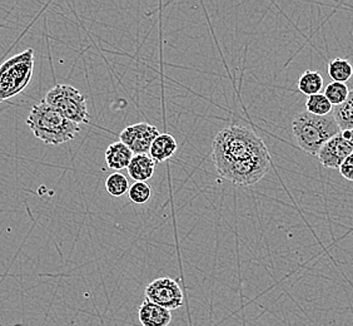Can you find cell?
I'll list each match as a JSON object with an SVG mask.
<instances>
[{"label":"cell","instance_id":"obj_1","mask_svg":"<svg viewBox=\"0 0 353 326\" xmlns=\"http://www.w3.org/2000/svg\"><path fill=\"white\" fill-rule=\"evenodd\" d=\"M219 176L237 186H253L268 173L271 160L263 141L245 126L222 129L212 143Z\"/></svg>","mask_w":353,"mask_h":326},{"label":"cell","instance_id":"obj_2","mask_svg":"<svg viewBox=\"0 0 353 326\" xmlns=\"http://www.w3.org/2000/svg\"><path fill=\"white\" fill-rule=\"evenodd\" d=\"M27 124L33 135L46 144H63L74 138L81 127L61 115L44 99L30 109Z\"/></svg>","mask_w":353,"mask_h":326},{"label":"cell","instance_id":"obj_3","mask_svg":"<svg viewBox=\"0 0 353 326\" xmlns=\"http://www.w3.org/2000/svg\"><path fill=\"white\" fill-rule=\"evenodd\" d=\"M292 133L301 150L311 156H317L331 138L341 133V129L332 113L314 116L306 111L293 118Z\"/></svg>","mask_w":353,"mask_h":326},{"label":"cell","instance_id":"obj_4","mask_svg":"<svg viewBox=\"0 0 353 326\" xmlns=\"http://www.w3.org/2000/svg\"><path fill=\"white\" fill-rule=\"evenodd\" d=\"M34 69V50L29 48L9 58L0 66V102L21 93L32 81Z\"/></svg>","mask_w":353,"mask_h":326},{"label":"cell","instance_id":"obj_5","mask_svg":"<svg viewBox=\"0 0 353 326\" xmlns=\"http://www.w3.org/2000/svg\"><path fill=\"white\" fill-rule=\"evenodd\" d=\"M44 101L72 122L77 124L89 122L85 97L81 90L69 84H57L48 92Z\"/></svg>","mask_w":353,"mask_h":326},{"label":"cell","instance_id":"obj_6","mask_svg":"<svg viewBox=\"0 0 353 326\" xmlns=\"http://www.w3.org/2000/svg\"><path fill=\"white\" fill-rule=\"evenodd\" d=\"M145 300L173 311L183 305V291L178 281L170 278L153 280L144 291Z\"/></svg>","mask_w":353,"mask_h":326},{"label":"cell","instance_id":"obj_7","mask_svg":"<svg viewBox=\"0 0 353 326\" xmlns=\"http://www.w3.org/2000/svg\"><path fill=\"white\" fill-rule=\"evenodd\" d=\"M159 135L157 127L150 123L141 122L123 129L119 140L133 152V155H148L152 143Z\"/></svg>","mask_w":353,"mask_h":326},{"label":"cell","instance_id":"obj_8","mask_svg":"<svg viewBox=\"0 0 353 326\" xmlns=\"http://www.w3.org/2000/svg\"><path fill=\"white\" fill-rule=\"evenodd\" d=\"M351 153H353V143L342 136L341 132L319 150L317 157L321 164L326 169L340 170L341 164Z\"/></svg>","mask_w":353,"mask_h":326},{"label":"cell","instance_id":"obj_9","mask_svg":"<svg viewBox=\"0 0 353 326\" xmlns=\"http://www.w3.org/2000/svg\"><path fill=\"white\" fill-rule=\"evenodd\" d=\"M138 318L142 326H170L172 314L162 306L145 300L138 310Z\"/></svg>","mask_w":353,"mask_h":326},{"label":"cell","instance_id":"obj_10","mask_svg":"<svg viewBox=\"0 0 353 326\" xmlns=\"http://www.w3.org/2000/svg\"><path fill=\"white\" fill-rule=\"evenodd\" d=\"M133 156V152L124 143L117 141L105 151V163L110 170L122 171L128 169Z\"/></svg>","mask_w":353,"mask_h":326},{"label":"cell","instance_id":"obj_11","mask_svg":"<svg viewBox=\"0 0 353 326\" xmlns=\"http://www.w3.org/2000/svg\"><path fill=\"white\" fill-rule=\"evenodd\" d=\"M127 170L136 182H145L154 175L156 161L150 155H134Z\"/></svg>","mask_w":353,"mask_h":326},{"label":"cell","instance_id":"obj_12","mask_svg":"<svg viewBox=\"0 0 353 326\" xmlns=\"http://www.w3.org/2000/svg\"><path fill=\"white\" fill-rule=\"evenodd\" d=\"M176 148H178V143L176 138L168 133H162L152 143L150 156L156 161V163L165 162L167 160L174 156Z\"/></svg>","mask_w":353,"mask_h":326},{"label":"cell","instance_id":"obj_13","mask_svg":"<svg viewBox=\"0 0 353 326\" xmlns=\"http://www.w3.org/2000/svg\"><path fill=\"white\" fill-rule=\"evenodd\" d=\"M333 117L340 127L341 132L352 131L353 129V89L350 90V95L346 101L341 106L333 107Z\"/></svg>","mask_w":353,"mask_h":326},{"label":"cell","instance_id":"obj_14","mask_svg":"<svg viewBox=\"0 0 353 326\" xmlns=\"http://www.w3.org/2000/svg\"><path fill=\"white\" fill-rule=\"evenodd\" d=\"M299 92L310 95H319L323 89V77L317 70H306L303 75L299 77L297 82Z\"/></svg>","mask_w":353,"mask_h":326},{"label":"cell","instance_id":"obj_15","mask_svg":"<svg viewBox=\"0 0 353 326\" xmlns=\"http://www.w3.org/2000/svg\"><path fill=\"white\" fill-rule=\"evenodd\" d=\"M328 75L333 82L346 83L352 78L353 66L345 58H334L328 63Z\"/></svg>","mask_w":353,"mask_h":326},{"label":"cell","instance_id":"obj_16","mask_svg":"<svg viewBox=\"0 0 353 326\" xmlns=\"http://www.w3.org/2000/svg\"><path fill=\"white\" fill-rule=\"evenodd\" d=\"M306 109L308 113L314 116H328L332 113L333 106L323 93H319L307 98Z\"/></svg>","mask_w":353,"mask_h":326},{"label":"cell","instance_id":"obj_17","mask_svg":"<svg viewBox=\"0 0 353 326\" xmlns=\"http://www.w3.org/2000/svg\"><path fill=\"white\" fill-rule=\"evenodd\" d=\"M105 190L113 198H121L130 191V182L121 172H114L105 180Z\"/></svg>","mask_w":353,"mask_h":326},{"label":"cell","instance_id":"obj_18","mask_svg":"<svg viewBox=\"0 0 353 326\" xmlns=\"http://www.w3.org/2000/svg\"><path fill=\"white\" fill-rule=\"evenodd\" d=\"M325 97L332 104L333 107L341 106L345 102L347 97L350 95V88L347 87L346 83H340V82H331L326 88H325Z\"/></svg>","mask_w":353,"mask_h":326},{"label":"cell","instance_id":"obj_19","mask_svg":"<svg viewBox=\"0 0 353 326\" xmlns=\"http://www.w3.org/2000/svg\"><path fill=\"white\" fill-rule=\"evenodd\" d=\"M128 196L137 204H147L152 198V189L147 182H134L130 187Z\"/></svg>","mask_w":353,"mask_h":326},{"label":"cell","instance_id":"obj_20","mask_svg":"<svg viewBox=\"0 0 353 326\" xmlns=\"http://www.w3.org/2000/svg\"><path fill=\"white\" fill-rule=\"evenodd\" d=\"M340 173L347 181L353 182V153L347 157L346 161L341 164Z\"/></svg>","mask_w":353,"mask_h":326},{"label":"cell","instance_id":"obj_21","mask_svg":"<svg viewBox=\"0 0 353 326\" xmlns=\"http://www.w3.org/2000/svg\"><path fill=\"white\" fill-rule=\"evenodd\" d=\"M342 136L353 143V129L352 131H343V132H342Z\"/></svg>","mask_w":353,"mask_h":326}]
</instances>
